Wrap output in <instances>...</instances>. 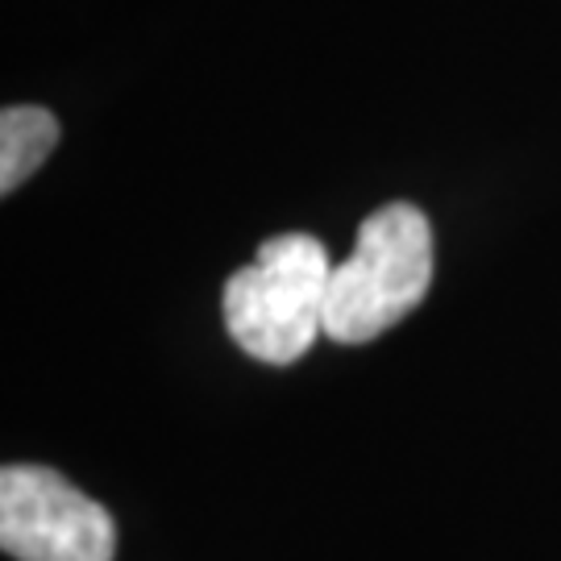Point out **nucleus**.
Wrapping results in <instances>:
<instances>
[{
    "label": "nucleus",
    "instance_id": "4",
    "mask_svg": "<svg viewBox=\"0 0 561 561\" xmlns=\"http://www.w3.org/2000/svg\"><path fill=\"white\" fill-rule=\"evenodd\" d=\"M59 141V121L38 104H9L0 113V192L13 196Z\"/></svg>",
    "mask_w": 561,
    "mask_h": 561
},
{
    "label": "nucleus",
    "instance_id": "3",
    "mask_svg": "<svg viewBox=\"0 0 561 561\" xmlns=\"http://www.w3.org/2000/svg\"><path fill=\"white\" fill-rule=\"evenodd\" d=\"M0 549L18 561H113L117 520L50 466H4Z\"/></svg>",
    "mask_w": 561,
    "mask_h": 561
},
{
    "label": "nucleus",
    "instance_id": "1",
    "mask_svg": "<svg viewBox=\"0 0 561 561\" xmlns=\"http://www.w3.org/2000/svg\"><path fill=\"white\" fill-rule=\"evenodd\" d=\"M333 262L312 233H279L262 241L250 266L225 283V329L250 358L266 366L300 362L324 337Z\"/></svg>",
    "mask_w": 561,
    "mask_h": 561
},
{
    "label": "nucleus",
    "instance_id": "2",
    "mask_svg": "<svg viewBox=\"0 0 561 561\" xmlns=\"http://www.w3.org/2000/svg\"><path fill=\"white\" fill-rule=\"evenodd\" d=\"M433 283V229L416 204H382L358 229L345 262H333L324 337L366 345L421 308Z\"/></svg>",
    "mask_w": 561,
    "mask_h": 561
}]
</instances>
